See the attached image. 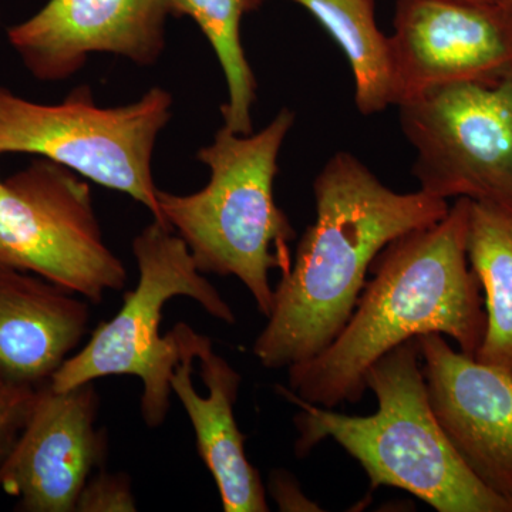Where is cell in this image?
<instances>
[{
  "label": "cell",
  "instance_id": "obj_1",
  "mask_svg": "<svg viewBox=\"0 0 512 512\" xmlns=\"http://www.w3.org/2000/svg\"><path fill=\"white\" fill-rule=\"evenodd\" d=\"M313 194L315 221L274 289L268 322L252 348L265 369H288L328 348L355 311L380 251L450 210L447 200L426 192L392 190L348 151L323 165Z\"/></svg>",
  "mask_w": 512,
  "mask_h": 512
},
{
  "label": "cell",
  "instance_id": "obj_2",
  "mask_svg": "<svg viewBox=\"0 0 512 512\" xmlns=\"http://www.w3.org/2000/svg\"><path fill=\"white\" fill-rule=\"evenodd\" d=\"M471 200L457 198L446 217L390 242L376 256L355 311L318 356L288 367V392L336 409L359 403L366 373L410 339L441 333L476 357L485 332L481 286L467 255Z\"/></svg>",
  "mask_w": 512,
  "mask_h": 512
},
{
  "label": "cell",
  "instance_id": "obj_3",
  "mask_svg": "<svg viewBox=\"0 0 512 512\" xmlns=\"http://www.w3.org/2000/svg\"><path fill=\"white\" fill-rule=\"evenodd\" d=\"M366 384L377 399V412L370 416L336 413L276 386L301 409L293 419L296 456L306 457L330 439L363 467L373 488H400L439 512H512L508 501L471 473L441 429L431 409L417 339L373 363Z\"/></svg>",
  "mask_w": 512,
  "mask_h": 512
},
{
  "label": "cell",
  "instance_id": "obj_4",
  "mask_svg": "<svg viewBox=\"0 0 512 512\" xmlns=\"http://www.w3.org/2000/svg\"><path fill=\"white\" fill-rule=\"evenodd\" d=\"M295 113L281 109L258 133H235L222 126L198 160L210 181L187 195L158 191L163 220L178 235L202 274L235 276L268 318L274 299L269 272L291 268L296 234L275 201L278 158Z\"/></svg>",
  "mask_w": 512,
  "mask_h": 512
},
{
  "label": "cell",
  "instance_id": "obj_5",
  "mask_svg": "<svg viewBox=\"0 0 512 512\" xmlns=\"http://www.w3.org/2000/svg\"><path fill=\"white\" fill-rule=\"evenodd\" d=\"M138 281L123 295V305L93 330L53 377L59 392L107 376H136L143 383L141 416L150 429L163 426L171 407V377L180 360L173 330L161 335L165 303L187 296L212 318L234 325L235 313L195 265L187 244L168 227L153 220L133 239Z\"/></svg>",
  "mask_w": 512,
  "mask_h": 512
},
{
  "label": "cell",
  "instance_id": "obj_6",
  "mask_svg": "<svg viewBox=\"0 0 512 512\" xmlns=\"http://www.w3.org/2000/svg\"><path fill=\"white\" fill-rule=\"evenodd\" d=\"M173 96L153 87L134 103L103 107L90 87L59 104H39L0 86V154H36L140 202L165 224L153 177L158 136L173 116Z\"/></svg>",
  "mask_w": 512,
  "mask_h": 512
},
{
  "label": "cell",
  "instance_id": "obj_7",
  "mask_svg": "<svg viewBox=\"0 0 512 512\" xmlns=\"http://www.w3.org/2000/svg\"><path fill=\"white\" fill-rule=\"evenodd\" d=\"M0 271L40 276L94 305L128 282L126 265L104 241L92 188L46 158L3 180Z\"/></svg>",
  "mask_w": 512,
  "mask_h": 512
},
{
  "label": "cell",
  "instance_id": "obj_8",
  "mask_svg": "<svg viewBox=\"0 0 512 512\" xmlns=\"http://www.w3.org/2000/svg\"><path fill=\"white\" fill-rule=\"evenodd\" d=\"M396 107L416 150L420 191L512 214V73L495 84L440 87Z\"/></svg>",
  "mask_w": 512,
  "mask_h": 512
},
{
  "label": "cell",
  "instance_id": "obj_9",
  "mask_svg": "<svg viewBox=\"0 0 512 512\" xmlns=\"http://www.w3.org/2000/svg\"><path fill=\"white\" fill-rule=\"evenodd\" d=\"M389 42L394 106L453 84H495L512 73V5L397 0Z\"/></svg>",
  "mask_w": 512,
  "mask_h": 512
},
{
  "label": "cell",
  "instance_id": "obj_10",
  "mask_svg": "<svg viewBox=\"0 0 512 512\" xmlns=\"http://www.w3.org/2000/svg\"><path fill=\"white\" fill-rule=\"evenodd\" d=\"M99 407L94 383L37 392L28 423L0 466V490L18 500L16 511L76 512L107 453L104 431L96 429Z\"/></svg>",
  "mask_w": 512,
  "mask_h": 512
},
{
  "label": "cell",
  "instance_id": "obj_11",
  "mask_svg": "<svg viewBox=\"0 0 512 512\" xmlns=\"http://www.w3.org/2000/svg\"><path fill=\"white\" fill-rule=\"evenodd\" d=\"M168 0H49L35 16L8 30V39L30 73L62 82L94 53L150 66L165 47Z\"/></svg>",
  "mask_w": 512,
  "mask_h": 512
},
{
  "label": "cell",
  "instance_id": "obj_12",
  "mask_svg": "<svg viewBox=\"0 0 512 512\" xmlns=\"http://www.w3.org/2000/svg\"><path fill=\"white\" fill-rule=\"evenodd\" d=\"M416 339L441 429L471 473L512 505V373L456 352L441 333Z\"/></svg>",
  "mask_w": 512,
  "mask_h": 512
},
{
  "label": "cell",
  "instance_id": "obj_13",
  "mask_svg": "<svg viewBox=\"0 0 512 512\" xmlns=\"http://www.w3.org/2000/svg\"><path fill=\"white\" fill-rule=\"evenodd\" d=\"M173 332L180 360L171 389L183 403L194 429L197 450L220 491L225 512H266V488L245 453L247 437L239 430L234 407L242 377L212 349L208 336L180 322Z\"/></svg>",
  "mask_w": 512,
  "mask_h": 512
},
{
  "label": "cell",
  "instance_id": "obj_14",
  "mask_svg": "<svg viewBox=\"0 0 512 512\" xmlns=\"http://www.w3.org/2000/svg\"><path fill=\"white\" fill-rule=\"evenodd\" d=\"M90 302L40 276L0 271V383L39 392L90 330Z\"/></svg>",
  "mask_w": 512,
  "mask_h": 512
},
{
  "label": "cell",
  "instance_id": "obj_15",
  "mask_svg": "<svg viewBox=\"0 0 512 512\" xmlns=\"http://www.w3.org/2000/svg\"><path fill=\"white\" fill-rule=\"evenodd\" d=\"M467 255L485 293L478 362L512 373V214L471 201Z\"/></svg>",
  "mask_w": 512,
  "mask_h": 512
},
{
  "label": "cell",
  "instance_id": "obj_16",
  "mask_svg": "<svg viewBox=\"0 0 512 512\" xmlns=\"http://www.w3.org/2000/svg\"><path fill=\"white\" fill-rule=\"evenodd\" d=\"M311 13L338 43L352 70L362 116L396 104L389 36L377 25V0H291Z\"/></svg>",
  "mask_w": 512,
  "mask_h": 512
},
{
  "label": "cell",
  "instance_id": "obj_17",
  "mask_svg": "<svg viewBox=\"0 0 512 512\" xmlns=\"http://www.w3.org/2000/svg\"><path fill=\"white\" fill-rule=\"evenodd\" d=\"M171 15L190 16L211 43L227 82L228 100L222 104L224 126L238 134L254 133L252 109L256 79L241 40V23L264 0H168Z\"/></svg>",
  "mask_w": 512,
  "mask_h": 512
},
{
  "label": "cell",
  "instance_id": "obj_18",
  "mask_svg": "<svg viewBox=\"0 0 512 512\" xmlns=\"http://www.w3.org/2000/svg\"><path fill=\"white\" fill-rule=\"evenodd\" d=\"M136 498L126 474L100 470L84 485L76 512H134Z\"/></svg>",
  "mask_w": 512,
  "mask_h": 512
},
{
  "label": "cell",
  "instance_id": "obj_19",
  "mask_svg": "<svg viewBox=\"0 0 512 512\" xmlns=\"http://www.w3.org/2000/svg\"><path fill=\"white\" fill-rule=\"evenodd\" d=\"M37 392L0 383V466L15 447L35 406Z\"/></svg>",
  "mask_w": 512,
  "mask_h": 512
},
{
  "label": "cell",
  "instance_id": "obj_20",
  "mask_svg": "<svg viewBox=\"0 0 512 512\" xmlns=\"http://www.w3.org/2000/svg\"><path fill=\"white\" fill-rule=\"evenodd\" d=\"M269 491L281 511H320V508L303 495L298 481L288 471H272Z\"/></svg>",
  "mask_w": 512,
  "mask_h": 512
},
{
  "label": "cell",
  "instance_id": "obj_21",
  "mask_svg": "<svg viewBox=\"0 0 512 512\" xmlns=\"http://www.w3.org/2000/svg\"><path fill=\"white\" fill-rule=\"evenodd\" d=\"M467 2H477V3H480V2H488V0H467Z\"/></svg>",
  "mask_w": 512,
  "mask_h": 512
},
{
  "label": "cell",
  "instance_id": "obj_22",
  "mask_svg": "<svg viewBox=\"0 0 512 512\" xmlns=\"http://www.w3.org/2000/svg\"><path fill=\"white\" fill-rule=\"evenodd\" d=\"M500 2L508 3V5H512V0H500Z\"/></svg>",
  "mask_w": 512,
  "mask_h": 512
},
{
  "label": "cell",
  "instance_id": "obj_23",
  "mask_svg": "<svg viewBox=\"0 0 512 512\" xmlns=\"http://www.w3.org/2000/svg\"><path fill=\"white\" fill-rule=\"evenodd\" d=\"M2 187H3V181L0 180V190H2Z\"/></svg>",
  "mask_w": 512,
  "mask_h": 512
}]
</instances>
